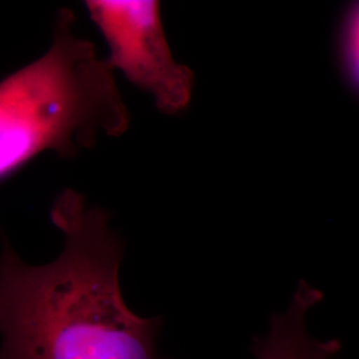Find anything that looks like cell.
Instances as JSON below:
<instances>
[{
	"instance_id": "5b68a950",
	"label": "cell",
	"mask_w": 359,
	"mask_h": 359,
	"mask_svg": "<svg viewBox=\"0 0 359 359\" xmlns=\"http://www.w3.org/2000/svg\"><path fill=\"white\" fill-rule=\"evenodd\" d=\"M335 62L347 88L358 93L359 7L350 3L342 13L335 32Z\"/></svg>"
},
{
	"instance_id": "7a4b0ae2",
	"label": "cell",
	"mask_w": 359,
	"mask_h": 359,
	"mask_svg": "<svg viewBox=\"0 0 359 359\" xmlns=\"http://www.w3.org/2000/svg\"><path fill=\"white\" fill-rule=\"evenodd\" d=\"M75 23L59 10L47 52L0 80V182L46 152L75 157L128 130L115 71Z\"/></svg>"
},
{
	"instance_id": "6da1fadb",
	"label": "cell",
	"mask_w": 359,
	"mask_h": 359,
	"mask_svg": "<svg viewBox=\"0 0 359 359\" xmlns=\"http://www.w3.org/2000/svg\"><path fill=\"white\" fill-rule=\"evenodd\" d=\"M65 246L44 265L0 253V359H158L163 318H144L120 287L124 245L103 209L74 189L50 213Z\"/></svg>"
},
{
	"instance_id": "3957f363",
	"label": "cell",
	"mask_w": 359,
	"mask_h": 359,
	"mask_svg": "<svg viewBox=\"0 0 359 359\" xmlns=\"http://www.w3.org/2000/svg\"><path fill=\"white\" fill-rule=\"evenodd\" d=\"M90 20L108 46L114 71L148 93L164 115H179L192 103L196 77L176 62L156 0H88Z\"/></svg>"
},
{
	"instance_id": "277c9868",
	"label": "cell",
	"mask_w": 359,
	"mask_h": 359,
	"mask_svg": "<svg viewBox=\"0 0 359 359\" xmlns=\"http://www.w3.org/2000/svg\"><path fill=\"white\" fill-rule=\"evenodd\" d=\"M321 292L305 281L298 283L290 305L270 318L266 335L256 338L252 351L256 359H337L338 339L322 341L308 332V314L322 299Z\"/></svg>"
}]
</instances>
